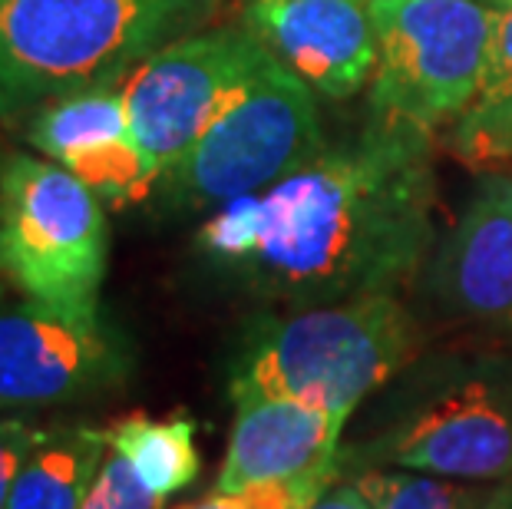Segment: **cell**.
<instances>
[{"instance_id": "5", "label": "cell", "mask_w": 512, "mask_h": 509, "mask_svg": "<svg viewBox=\"0 0 512 509\" xmlns=\"http://www.w3.org/2000/svg\"><path fill=\"white\" fill-rule=\"evenodd\" d=\"M0 252L14 288L37 305L93 318L106 278L100 196L60 162L0 153Z\"/></svg>"}, {"instance_id": "21", "label": "cell", "mask_w": 512, "mask_h": 509, "mask_svg": "<svg viewBox=\"0 0 512 509\" xmlns=\"http://www.w3.org/2000/svg\"><path fill=\"white\" fill-rule=\"evenodd\" d=\"M308 509H374L370 496L361 490V483L354 476H337L334 483H328L324 490L314 496V503Z\"/></svg>"}, {"instance_id": "18", "label": "cell", "mask_w": 512, "mask_h": 509, "mask_svg": "<svg viewBox=\"0 0 512 509\" xmlns=\"http://www.w3.org/2000/svg\"><path fill=\"white\" fill-rule=\"evenodd\" d=\"M162 503L166 500H159V496L139 480L133 463L119 450H110L100 473H96L90 493H86L83 509H159Z\"/></svg>"}, {"instance_id": "16", "label": "cell", "mask_w": 512, "mask_h": 509, "mask_svg": "<svg viewBox=\"0 0 512 509\" xmlns=\"http://www.w3.org/2000/svg\"><path fill=\"white\" fill-rule=\"evenodd\" d=\"M453 146L486 166L512 156V0H503L476 100L453 123Z\"/></svg>"}, {"instance_id": "14", "label": "cell", "mask_w": 512, "mask_h": 509, "mask_svg": "<svg viewBox=\"0 0 512 509\" xmlns=\"http://www.w3.org/2000/svg\"><path fill=\"white\" fill-rule=\"evenodd\" d=\"M126 136L129 106L123 83L60 96L27 119V143L67 169Z\"/></svg>"}, {"instance_id": "20", "label": "cell", "mask_w": 512, "mask_h": 509, "mask_svg": "<svg viewBox=\"0 0 512 509\" xmlns=\"http://www.w3.org/2000/svg\"><path fill=\"white\" fill-rule=\"evenodd\" d=\"M37 427H30L27 420L7 417L0 420V509H7L10 490L17 483V473L24 467L30 447H34Z\"/></svg>"}, {"instance_id": "17", "label": "cell", "mask_w": 512, "mask_h": 509, "mask_svg": "<svg viewBox=\"0 0 512 509\" xmlns=\"http://www.w3.org/2000/svg\"><path fill=\"white\" fill-rule=\"evenodd\" d=\"M374 509H499L503 496L483 483H453L446 476L397 467H370L351 473Z\"/></svg>"}, {"instance_id": "8", "label": "cell", "mask_w": 512, "mask_h": 509, "mask_svg": "<svg viewBox=\"0 0 512 509\" xmlns=\"http://www.w3.org/2000/svg\"><path fill=\"white\" fill-rule=\"evenodd\" d=\"M268 60V50L235 27H205L189 34L126 77L129 136L162 179L199 143L225 103ZM159 186V182H156Z\"/></svg>"}, {"instance_id": "4", "label": "cell", "mask_w": 512, "mask_h": 509, "mask_svg": "<svg viewBox=\"0 0 512 509\" xmlns=\"http://www.w3.org/2000/svg\"><path fill=\"white\" fill-rule=\"evenodd\" d=\"M370 467H397L470 483L509 476V357L479 351L420 364L387 400L380 424L351 450H341V473Z\"/></svg>"}, {"instance_id": "15", "label": "cell", "mask_w": 512, "mask_h": 509, "mask_svg": "<svg viewBox=\"0 0 512 509\" xmlns=\"http://www.w3.org/2000/svg\"><path fill=\"white\" fill-rule=\"evenodd\" d=\"M110 450H119L133 463L152 493L159 500H169L172 493L185 490L199 476V447H195V420L185 414L149 417L129 414L119 417L106 430Z\"/></svg>"}, {"instance_id": "12", "label": "cell", "mask_w": 512, "mask_h": 509, "mask_svg": "<svg viewBox=\"0 0 512 509\" xmlns=\"http://www.w3.org/2000/svg\"><path fill=\"white\" fill-rule=\"evenodd\" d=\"M235 420L219 470V493L271 483H334L341 476L347 417L288 397L232 394Z\"/></svg>"}, {"instance_id": "6", "label": "cell", "mask_w": 512, "mask_h": 509, "mask_svg": "<svg viewBox=\"0 0 512 509\" xmlns=\"http://www.w3.org/2000/svg\"><path fill=\"white\" fill-rule=\"evenodd\" d=\"M324 146L314 93L268 53L156 189L176 209L215 212L275 186Z\"/></svg>"}, {"instance_id": "7", "label": "cell", "mask_w": 512, "mask_h": 509, "mask_svg": "<svg viewBox=\"0 0 512 509\" xmlns=\"http://www.w3.org/2000/svg\"><path fill=\"white\" fill-rule=\"evenodd\" d=\"M377 70L367 116L433 136L476 100L493 43L496 0H370Z\"/></svg>"}, {"instance_id": "9", "label": "cell", "mask_w": 512, "mask_h": 509, "mask_svg": "<svg viewBox=\"0 0 512 509\" xmlns=\"http://www.w3.org/2000/svg\"><path fill=\"white\" fill-rule=\"evenodd\" d=\"M129 374L126 341L100 314L37 301L0 311V410L50 407L113 391Z\"/></svg>"}, {"instance_id": "10", "label": "cell", "mask_w": 512, "mask_h": 509, "mask_svg": "<svg viewBox=\"0 0 512 509\" xmlns=\"http://www.w3.org/2000/svg\"><path fill=\"white\" fill-rule=\"evenodd\" d=\"M238 24L324 100H351L374 80L370 0H242Z\"/></svg>"}, {"instance_id": "23", "label": "cell", "mask_w": 512, "mask_h": 509, "mask_svg": "<svg viewBox=\"0 0 512 509\" xmlns=\"http://www.w3.org/2000/svg\"><path fill=\"white\" fill-rule=\"evenodd\" d=\"M496 4H503V0H496Z\"/></svg>"}, {"instance_id": "2", "label": "cell", "mask_w": 512, "mask_h": 509, "mask_svg": "<svg viewBox=\"0 0 512 509\" xmlns=\"http://www.w3.org/2000/svg\"><path fill=\"white\" fill-rule=\"evenodd\" d=\"M222 0H0V123L60 96L126 83L215 20Z\"/></svg>"}, {"instance_id": "22", "label": "cell", "mask_w": 512, "mask_h": 509, "mask_svg": "<svg viewBox=\"0 0 512 509\" xmlns=\"http://www.w3.org/2000/svg\"><path fill=\"white\" fill-rule=\"evenodd\" d=\"M4 288H7V272H4V252H0V298H4Z\"/></svg>"}, {"instance_id": "19", "label": "cell", "mask_w": 512, "mask_h": 509, "mask_svg": "<svg viewBox=\"0 0 512 509\" xmlns=\"http://www.w3.org/2000/svg\"><path fill=\"white\" fill-rule=\"evenodd\" d=\"M328 483H271V486H248L238 493L215 490L209 500L192 509H308Z\"/></svg>"}, {"instance_id": "13", "label": "cell", "mask_w": 512, "mask_h": 509, "mask_svg": "<svg viewBox=\"0 0 512 509\" xmlns=\"http://www.w3.org/2000/svg\"><path fill=\"white\" fill-rule=\"evenodd\" d=\"M106 430L43 427L37 430L7 509H83L86 493L106 460Z\"/></svg>"}, {"instance_id": "11", "label": "cell", "mask_w": 512, "mask_h": 509, "mask_svg": "<svg viewBox=\"0 0 512 509\" xmlns=\"http://www.w3.org/2000/svg\"><path fill=\"white\" fill-rule=\"evenodd\" d=\"M427 265L446 311L512 338V176L489 172L476 182Z\"/></svg>"}, {"instance_id": "1", "label": "cell", "mask_w": 512, "mask_h": 509, "mask_svg": "<svg viewBox=\"0 0 512 509\" xmlns=\"http://www.w3.org/2000/svg\"><path fill=\"white\" fill-rule=\"evenodd\" d=\"M433 136L367 116L275 186L215 209L199 252L268 305L397 295L437 245Z\"/></svg>"}, {"instance_id": "3", "label": "cell", "mask_w": 512, "mask_h": 509, "mask_svg": "<svg viewBox=\"0 0 512 509\" xmlns=\"http://www.w3.org/2000/svg\"><path fill=\"white\" fill-rule=\"evenodd\" d=\"M417 318L397 295L265 318L248 334L232 371V394L288 397L351 417L420 354Z\"/></svg>"}]
</instances>
